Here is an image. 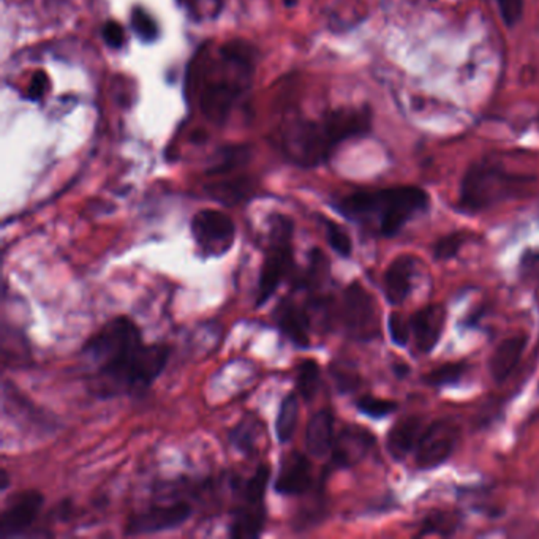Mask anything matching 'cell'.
Here are the masks:
<instances>
[{
  "instance_id": "1",
  "label": "cell",
  "mask_w": 539,
  "mask_h": 539,
  "mask_svg": "<svg viewBox=\"0 0 539 539\" xmlns=\"http://www.w3.org/2000/svg\"><path fill=\"white\" fill-rule=\"evenodd\" d=\"M170 353V346L146 345L138 326L126 317L108 321L81 352L91 367V389L103 399L144 393L163 372Z\"/></svg>"
},
{
  "instance_id": "2",
  "label": "cell",
  "mask_w": 539,
  "mask_h": 539,
  "mask_svg": "<svg viewBox=\"0 0 539 539\" xmlns=\"http://www.w3.org/2000/svg\"><path fill=\"white\" fill-rule=\"evenodd\" d=\"M372 116L367 108H342L320 120H300L283 134V151L300 167H318L329 161L340 143L367 134Z\"/></svg>"
},
{
  "instance_id": "3",
  "label": "cell",
  "mask_w": 539,
  "mask_h": 539,
  "mask_svg": "<svg viewBox=\"0 0 539 539\" xmlns=\"http://www.w3.org/2000/svg\"><path fill=\"white\" fill-rule=\"evenodd\" d=\"M217 65L207 70L200 91L201 113L213 124H223L255 74V49L247 41H227L220 47Z\"/></svg>"
},
{
  "instance_id": "4",
  "label": "cell",
  "mask_w": 539,
  "mask_h": 539,
  "mask_svg": "<svg viewBox=\"0 0 539 539\" xmlns=\"http://www.w3.org/2000/svg\"><path fill=\"white\" fill-rule=\"evenodd\" d=\"M429 204L430 198L426 190L405 186L348 195L335 207L346 219L375 225L383 238H394Z\"/></svg>"
},
{
  "instance_id": "5",
  "label": "cell",
  "mask_w": 539,
  "mask_h": 539,
  "mask_svg": "<svg viewBox=\"0 0 539 539\" xmlns=\"http://www.w3.org/2000/svg\"><path fill=\"white\" fill-rule=\"evenodd\" d=\"M526 176L508 173L492 163H476L466 171L460 186V209L465 213H481L501 201L513 198L524 190Z\"/></svg>"
},
{
  "instance_id": "6",
  "label": "cell",
  "mask_w": 539,
  "mask_h": 539,
  "mask_svg": "<svg viewBox=\"0 0 539 539\" xmlns=\"http://www.w3.org/2000/svg\"><path fill=\"white\" fill-rule=\"evenodd\" d=\"M293 266V222L287 215L274 213L269 217L267 246L261 263L255 302L256 307H261L271 300L280 283L291 274Z\"/></svg>"
},
{
  "instance_id": "7",
  "label": "cell",
  "mask_w": 539,
  "mask_h": 539,
  "mask_svg": "<svg viewBox=\"0 0 539 539\" xmlns=\"http://www.w3.org/2000/svg\"><path fill=\"white\" fill-rule=\"evenodd\" d=\"M190 230L203 260L223 256L231 250L236 239V227L231 217L215 209L195 213Z\"/></svg>"
},
{
  "instance_id": "8",
  "label": "cell",
  "mask_w": 539,
  "mask_h": 539,
  "mask_svg": "<svg viewBox=\"0 0 539 539\" xmlns=\"http://www.w3.org/2000/svg\"><path fill=\"white\" fill-rule=\"evenodd\" d=\"M342 323L348 335L353 339L367 342L378 337V307L375 298L360 282H353L343 291Z\"/></svg>"
},
{
  "instance_id": "9",
  "label": "cell",
  "mask_w": 539,
  "mask_h": 539,
  "mask_svg": "<svg viewBox=\"0 0 539 539\" xmlns=\"http://www.w3.org/2000/svg\"><path fill=\"white\" fill-rule=\"evenodd\" d=\"M460 439V427L453 420H439L427 426L416 445V465L430 470L441 465L454 453Z\"/></svg>"
},
{
  "instance_id": "10",
  "label": "cell",
  "mask_w": 539,
  "mask_h": 539,
  "mask_svg": "<svg viewBox=\"0 0 539 539\" xmlns=\"http://www.w3.org/2000/svg\"><path fill=\"white\" fill-rule=\"evenodd\" d=\"M192 516V508L187 503L153 505L134 514L126 526V536H143L167 532L184 526Z\"/></svg>"
},
{
  "instance_id": "11",
  "label": "cell",
  "mask_w": 539,
  "mask_h": 539,
  "mask_svg": "<svg viewBox=\"0 0 539 539\" xmlns=\"http://www.w3.org/2000/svg\"><path fill=\"white\" fill-rule=\"evenodd\" d=\"M43 503L45 499L37 491L16 493L0 516V536L13 538L24 535L39 519Z\"/></svg>"
},
{
  "instance_id": "12",
  "label": "cell",
  "mask_w": 539,
  "mask_h": 539,
  "mask_svg": "<svg viewBox=\"0 0 539 539\" xmlns=\"http://www.w3.org/2000/svg\"><path fill=\"white\" fill-rule=\"evenodd\" d=\"M313 484V470L306 454L291 451L280 460L279 474L275 480V492L287 497L309 492Z\"/></svg>"
},
{
  "instance_id": "13",
  "label": "cell",
  "mask_w": 539,
  "mask_h": 539,
  "mask_svg": "<svg viewBox=\"0 0 539 539\" xmlns=\"http://www.w3.org/2000/svg\"><path fill=\"white\" fill-rule=\"evenodd\" d=\"M373 443H375V437L366 429L356 426L345 427L334 439L331 464L337 468L356 465L372 449Z\"/></svg>"
},
{
  "instance_id": "14",
  "label": "cell",
  "mask_w": 539,
  "mask_h": 539,
  "mask_svg": "<svg viewBox=\"0 0 539 539\" xmlns=\"http://www.w3.org/2000/svg\"><path fill=\"white\" fill-rule=\"evenodd\" d=\"M274 318L280 333L287 335L294 345L300 348H307L310 345L312 321L306 307L298 304L293 298H285L280 300L279 306L275 307Z\"/></svg>"
},
{
  "instance_id": "15",
  "label": "cell",
  "mask_w": 539,
  "mask_h": 539,
  "mask_svg": "<svg viewBox=\"0 0 539 539\" xmlns=\"http://www.w3.org/2000/svg\"><path fill=\"white\" fill-rule=\"evenodd\" d=\"M410 323L416 346L422 353H430L441 339L447 323V310L439 304L422 307L410 317Z\"/></svg>"
},
{
  "instance_id": "16",
  "label": "cell",
  "mask_w": 539,
  "mask_h": 539,
  "mask_svg": "<svg viewBox=\"0 0 539 539\" xmlns=\"http://www.w3.org/2000/svg\"><path fill=\"white\" fill-rule=\"evenodd\" d=\"M418 260L412 255H400L389 265L385 273V294L389 304L399 306L413 290Z\"/></svg>"
},
{
  "instance_id": "17",
  "label": "cell",
  "mask_w": 539,
  "mask_h": 539,
  "mask_svg": "<svg viewBox=\"0 0 539 539\" xmlns=\"http://www.w3.org/2000/svg\"><path fill=\"white\" fill-rule=\"evenodd\" d=\"M528 339L526 335H514L503 340L493 352L489 360V372L497 383H503L519 366L522 356L526 353Z\"/></svg>"
},
{
  "instance_id": "18",
  "label": "cell",
  "mask_w": 539,
  "mask_h": 539,
  "mask_svg": "<svg viewBox=\"0 0 539 539\" xmlns=\"http://www.w3.org/2000/svg\"><path fill=\"white\" fill-rule=\"evenodd\" d=\"M422 433V418L421 416H406L397 421L387 432V448L393 459L404 460L416 445Z\"/></svg>"
},
{
  "instance_id": "19",
  "label": "cell",
  "mask_w": 539,
  "mask_h": 539,
  "mask_svg": "<svg viewBox=\"0 0 539 539\" xmlns=\"http://www.w3.org/2000/svg\"><path fill=\"white\" fill-rule=\"evenodd\" d=\"M334 416L331 410L323 408L309 421L306 430L307 453L313 457H325L333 451Z\"/></svg>"
},
{
  "instance_id": "20",
  "label": "cell",
  "mask_w": 539,
  "mask_h": 539,
  "mask_svg": "<svg viewBox=\"0 0 539 539\" xmlns=\"http://www.w3.org/2000/svg\"><path fill=\"white\" fill-rule=\"evenodd\" d=\"M266 522L265 506H236L230 524L231 538H258Z\"/></svg>"
},
{
  "instance_id": "21",
  "label": "cell",
  "mask_w": 539,
  "mask_h": 539,
  "mask_svg": "<svg viewBox=\"0 0 539 539\" xmlns=\"http://www.w3.org/2000/svg\"><path fill=\"white\" fill-rule=\"evenodd\" d=\"M263 427L260 421L255 416H246L238 426L230 432V443L233 445L239 453L246 456H253L256 453V447L260 441Z\"/></svg>"
},
{
  "instance_id": "22",
  "label": "cell",
  "mask_w": 539,
  "mask_h": 539,
  "mask_svg": "<svg viewBox=\"0 0 539 539\" xmlns=\"http://www.w3.org/2000/svg\"><path fill=\"white\" fill-rule=\"evenodd\" d=\"M300 418V402L296 394H288L282 400L279 406V414L275 421V435L280 443H288L293 439Z\"/></svg>"
},
{
  "instance_id": "23",
  "label": "cell",
  "mask_w": 539,
  "mask_h": 539,
  "mask_svg": "<svg viewBox=\"0 0 539 539\" xmlns=\"http://www.w3.org/2000/svg\"><path fill=\"white\" fill-rule=\"evenodd\" d=\"M250 159V147L244 144H233L225 146L217 152V159L213 161L211 168L207 170L209 176H219L233 171L236 168L242 167Z\"/></svg>"
},
{
  "instance_id": "24",
  "label": "cell",
  "mask_w": 539,
  "mask_h": 539,
  "mask_svg": "<svg viewBox=\"0 0 539 539\" xmlns=\"http://www.w3.org/2000/svg\"><path fill=\"white\" fill-rule=\"evenodd\" d=\"M207 192L213 196V200L220 201L227 206H234L252 194V184L246 178H240V179L213 184L207 187Z\"/></svg>"
},
{
  "instance_id": "25",
  "label": "cell",
  "mask_w": 539,
  "mask_h": 539,
  "mask_svg": "<svg viewBox=\"0 0 539 539\" xmlns=\"http://www.w3.org/2000/svg\"><path fill=\"white\" fill-rule=\"evenodd\" d=\"M296 387L302 399L310 402L318 393L320 387V367L318 362L313 360H306L300 362L296 375Z\"/></svg>"
},
{
  "instance_id": "26",
  "label": "cell",
  "mask_w": 539,
  "mask_h": 539,
  "mask_svg": "<svg viewBox=\"0 0 539 539\" xmlns=\"http://www.w3.org/2000/svg\"><path fill=\"white\" fill-rule=\"evenodd\" d=\"M457 516L447 511H437V513L429 514L426 520L422 522L421 532L418 536H426V535H439V536H449L456 532L457 528Z\"/></svg>"
},
{
  "instance_id": "27",
  "label": "cell",
  "mask_w": 539,
  "mask_h": 539,
  "mask_svg": "<svg viewBox=\"0 0 539 539\" xmlns=\"http://www.w3.org/2000/svg\"><path fill=\"white\" fill-rule=\"evenodd\" d=\"M466 366L464 362H449L445 366L433 369L432 372L427 373L424 377V383L432 387H448V385H456L462 379L465 373Z\"/></svg>"
},
{
  "instance_id": "28",
  "label": "cell",
  "mask_w": 539,
  "mask_h": 539,
  "mask_svg": "<svg viewBox=\"0 0 539 539\" xmlns=\"http://www.w3.org/2000/svg\"><path fill=\"white\" fill-rule=\"evenodd\" d=\"M356 406H358L361 413L366 414L369 418L379 420V418H387L389 414H393L399 405L394 400L379 399V397H373V396H362L356 402Z\"/></svg>"
},
{
  "instance_id": "29",
  "label": "cell",
  "mask_w": 539,
  "mask_h": 539,
  "mask_svg": "<svg viewBox=\"0 0 539 539\" xmlns=\"http://www.w3.org/2000/svg\"><path fill=\"white\" fill-rule=\"evenodd\" d=\"M325 227H326L327 244L331 246L334 252L342 258H350L353 253V242L345 230L331 220H325Z\"/></svg>"
},
{
  "instance_id": "30",
  "label": "cell",
  "mask_w": 539,
  "mask_h": 539,
  "mask_svg": "<svg viewBox=\"0 0 539 539\" xmlns=\"http://www.w3.org/2000/svg\"><path fill=\"white\" fill-rule=\"evenodd\" d=\"M468 240L466 233H451L441 238L433 247V256L439 261L453 260L454 256L460 252V248L465 246Z\"/></svg>"
},
{
  "instance_id": "31",
  "label": "cell",
  "mask_w": 539,
  "mask_h": 539,
  "mask_svg": "<svg viewBox=\"0 0 539 539\" xmlns=\"http://www.w3.org/2000/svg\"><path fill=\"white\" fill-rule=\"evenodd\" d=\"M132 27L135 34L138 35L143 41H153L159 37L157 22L143 8H135L132 13Z\"/></svg>"
},
{
  "instance_id": "32",
  "label": "cell",
  "mask_w": 539,
  "mask_h": 539,
  "mask_svg": "<svg viewBox=\"0 0 539 539\" xmlns=\"http://www.w3.org/2000/svg\"><path fill=\"white\" fill-rule=\"evenodd\" d=\"M387 331L396 345L406 346L412 337V323L399 312H393L387 318Z\"/></svg>"
},
{
  "instance_id": "33",
  "label": "cell",
  "mask_w": 539,
  "mask_h": 539,
  "mask_svg": "<svg viewBox=\"0 0 539 539\" xmlns=\"http://www.w3.org/2000/svg\"><path fill=\"white\" fill-rule=\"evenodd\" d=\"M497 4L506 26H516L524 14V0H497Z\"/></svg>"
},
{
  "instance_id": "34",
  "label": "cell",
  "mask_w": 539,
  "mask_h": 539,
  "mask_svg": "<svg viewBox=\"0 0 539 539\" xmlns=\"http://www.w3.org/2000/svg\"><path fill=\"white\" fill-rule=\"evenodd\" d=\"M101 35H103V40H105L108 47L113 48V49H120V48L124 47V43H126L124 29L116 21H108V22H105L103 29H101Z\"/></svg>"
},
{
  "instance_id": "35",
  "label": "cell",
  "mask_w": 539,
  "mask_h": 539,
  "mask_svg": "<svg viewBox=\"0 0 539 539\" xmlns=\"http://www.w3.org/2000/svg\"><path fill=\"white\" fill-rule=\"evenodd\" d=\"M520 274L524 279L539 282V252L528 250L524 253L520 261Z\"/></svg>"
},
{
  "instance_id": "36",
  "label": "cell",
  "mask_w": 539,
  "mask_h": 539,
  "mask_svg": "<svg viewBox=\"0 0 539 539\" xmlns=\"http://www.w3.org/2000/svg\"><path fill=\"white\" fill-rule=\"evenodd\" d=\"M48 84H49V81H48L47 74L37 72L34 78L30 80V84L27 87V99L32 101L41 100L47 93Z\"/></svg>"
},
{
  "instance_id": "37",
  "label": "cell",
  "mask_w": 539,
  "mask_h": 539,
  "mask_svg": "<svg viewBox=\"0 0 539 539\" xmlns=\"http://www.w3.org/2000/svg\"><path fill=\"white\" fill-rule=\"evenodd\" d=\"M0 478H2V484H0V489H2V491H7L8 484H10V478H8V473L5 472V470H2V476H0Z\"/></svg>"
},
{
  "instance_id": "38",
  "label": "cell",
  "mask_w": 539,
  "mask_h": 539,
  "mask_svg": "<svg viewBox=\"0 0 539 539\" xmlns=\"http://www.w3.org/2000/svg\"><path fill=\"white\" fill-rule=\"evenodd\" d=\"M285 2V7L293 8L298 5V0H283Z\"/></svg>"
}]
</instances>
